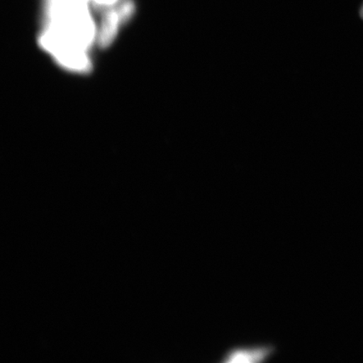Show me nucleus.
<instances>
[{
	"label": "nucleus",
	"instance_id": "f257e3e1",
	"mask_svg": "<svg viewBox=\"0 0 363 363\" xmlns=\"http://www.w3.org/2000/svg\"><path fill=\"white\" fill-rule=\"evenodd\" d=\"M270 347H255L235 349L227 353L224 362H257L265 360L272 353Z\"/></svg>",
	"mask_w": 363,
	"mask_h": 363
},
{
	"label": "nucleus",
	"instance_id": "f03ea898",
	"mask_svg": "<svg viewBox=\"0 0 363 363\" xmlns=\"http://www.w3.org/2000/svg\"><path fill=\"white\" fill-rule=\"evenodd\" d=\"M121 23L128 21L135 11L134 3L131 0H126L121 4L116 10Z\"/></svg>",
	"mask_w": 363,
	"mask_h": 363
},
{
	"label": "nucleus",
	"instance_id": "7ed1b4c3",
	"mask_svg": "<svg viewBox=\"0 0 363 363\" xmlns=\"http://www.w3.org/2000/svg\"><path fill=\"white\" fill-rule=\"evenodd\" d=\"M93 1L99 6H110V4L116 3V0H93Z\"/></svg>",
	"mask_w": 363,
	"mask_h": 363
},
{
	"label": "nucleus",
	"instance_id": "20e7f679",
	"mask_svg": "<svg viewBox=\"0 0 363 363\" xmlns=\"http://www.w3.org/2000/svg\"><path fill=\"white\" fill-rule=\"evenodd\" d=\"M360 16H361V17H362V19H363V6H362V9H361Z\"/></svg>",
	"mask_w": 363,
	"mask_h": 363
}]
</instances>
